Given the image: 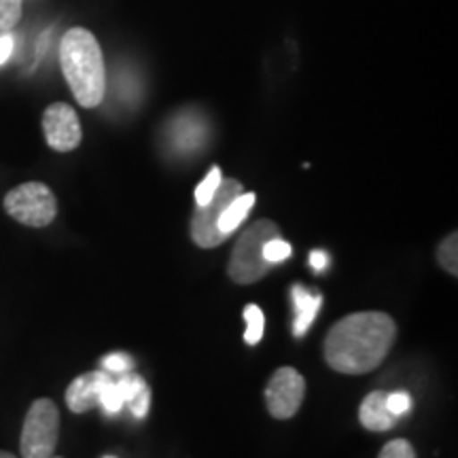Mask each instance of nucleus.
<instances>
[{
	"label": "nucleus",
	"mask_w": 458,
	"mask_h": 458,
	"mask_svg": "<svg viewBox=\"0 0 458 458\" xmlns=\"http://www.w3.org/2000/svg\"><path fill=\"white\" fill-rule=\"evenodd\" d=\"M276 236H280V227L274 221H255L246 227L229 257V278L236 284H253L266 276L272 263L263 259V246Z\"/></svg>",
	"instance_id": "3"
},
{
	"label": "nucleus",
	"mask_w": 458,
	"mask_h": 458,
	"mask_svg": "<svg viewBox=\"0 0 458 458\" xmlns=\"http://www.w3.org/2000/svg\"><path fill=\"white\" fill-rule=\"evenodd\" d=\"M386 394L388 393L374 391L363 399V403H360L359 420L368 431H388V428H393L394 422H397V416H393L386 405Z\"/></svg>",
	"instance_id": "10"
},
{
	"label": "nucleus",
	"mask_w": 458,
	"mask_h": 458,
	"mask_svg": "<svg viewBox=\"0 0 458 458\" xmlns=\"http://www.w3.org/2000/svg\"><path fill=\"white\" fill-rule=\"evenodd\" d=\"M306 394V380L293 368H280L274 371L266 386V405L278 420H289L300 411Z\"/></svg>",
	"instance_id": "7"
},
{
	"label": "nucleus",
	"mask_w": 458,
	"mask_h": 458,
	"mask_svg": "<svg viewBox=\"0 0 458 458\" xmlns=\"http://www.w3.org/2000/svg\"><path fill=\"white\" fill-rule=\"evenodd\" d=\"M386 405L391 410L393 416H405L411 410V397L405 391L388 393L386 394Z\"/></svg>",
	"instance_id": "23"
},
{
	"label": "nucleus",
	"mask_w": 458,
	"mask_h": 458,
	"mask_svg": "<svg viewBox=\"0 0 458 458\" xmlns=\"http://www.w3.org/2000/svg\"><path fill=\"white\" fill-rule=\"evenodd\" d=\"M3 204L9 216L28 227H47L57 215V199L43 182H24L13 187Z\"/></svg>",
	"instance_id": "5"
},
{
	"label": "nucleus",
	"mask_w": 458,
	"mask_h": 458,
	"mask_svg": "<svg viewBox=\"0 0 458 458\" xmlns=\"http://www.w3.org/2000/svg\"><path fill=\"white\" fill-rule=\"evenodd\" d=\"M377 458H416V450L408 439H393L380 450Z\"/></svg>",
	"instance_id": "21"
},
{
	"label": "nucleus",
	"mask_w": 458,
	"mask_h": 458,
	"mask_svg": "<svg viewBox=\"0 0 458 458\" xmlns=\"http://www.w3.org/2000/svg\"><path fill=\"white\" fill-rule=\"evenodd\" d=\"M13 49H15V38L7 32L0 34V66L7 64L9 57L13 55Z\"/></svg>",
	"instance_id": "25"
},
{
	"label": "nucleus",
	"mask_w": 458,
	"mask_h": 458,
	"mask_svg": "<svg viewBox=\"0 0 458 458\" xmlns=\"http://www.w3.org/2000/svg\"><path fill=\"white\" fill-rule=\"evenodd\" d=\"M98 405L106 411V414H113V416L119 414V411H122V408L125 405L122 393H119V388H117V382H114L113 377H108L106 385L102 386Z\"/></svg>",
	"instance_id": "17"
},
{
	"label": "nucleus",
	"mask_w": 458,
	"mask_h": 458,
	"mask_svg": "<svg viewBox=\"0 0 458 458\" xmlns=\"http://www.w3.org/2000/svg\"><path fill=\"white\" fill-rule=\"evenodd\" d=\"M255 199H257L255 193L242 191L236 199H232V202H229L227 208L223 210L219 216V232L223 233V236L229 238L240 225H242V221L250 215V210H253Z\"/></svg>",
	"instance_id": "12"
},
{
	"label": "nucleus",
	"mask_w": 458,
	"mask_h": 458,
	"mask_svg": "<svg viewBox=\"0 0 458 458\" xmlns=\"http://www.w3.org/2000/svg\"><path fill=\"white\" fill-rule=\"evenodd\" d=\"M24 3L21 0H0V30L7 32L17 26Z\"/></svg>",
	"instance_id": "19"
},
{
	"label": "nucleus",
	"mask_w": 458,
	"mask_h": 458,
	"mask_svg": "<svg viewBox=\"0 0 458 458\" xmlns=\"http://www.w3.org/2000/svg\"><path fill=\"white\" fill-rule=\"evenodd\" d=\"M397 337V325L385 312H354L344 317L325 337V360L340 374L374 371L386 359Z\"/></svg>",
	"instance_id": "1"
},
{
	"label": "nucleus",
	"mask_w": 458,
	"mask_h": 458,
	"mask_svg": "<svg viewBox=\"0 0 458 458\" xmlns=\"http://www.w3.org/2000/svg\"><path fill=\"white\" fill-rule=\"evenodd\" d=\"M437 261L445 272L456 276L458 274V233L452 232L437 249Z\"/></svg>",
	"instance_id": "15"
},
{
	"label": "nucleus",
	"mask_w": 458,
	"mask_h": 458,
	"mask_svg": "<svg viewBox=\"0 0 458 458\" xmlns=\"http://www.w3.org/2000/svg\"><path fill=\"white\" fill-rule=\"evenodd\" d=\"M60 439V411L51 399H37L21 427V458H51Z\"/></svg>",
	"instance_id": "4"
},
{
	"label": "nucleus",
	"mask_w": 458,
	"mask_h": 458,
	"mask_svg": "<svg viewBox=\"0 0 458 458\" xmlns=\"http://www.w3.org/2000/svg\"><path fill=\"white\" fill-rule=\"evenodd\" d=\"M51 458H60V456H51Z\"/></svg>",
	"instance_id": "29"
},
{
	"label": "nucleus",
	"mask_w": 458,
	"mask_h": 458,
	"mask_svg": "<svg viewBox=\"0 0 458 458\" xmlns=\"http://www.w3.org/2000/svg\"><path fill=\"white\" fill-rule=\"evenodd\" d=\"M291 297H293L295 306L293 335L301 337L306 335V331L310 329L314 318H317L320 303H323V295H320L317 289H306L303 284H295L293 289H291Z\"/></svg>",
	"instance_id": "11"
},
{
	"label": "nucleus",
	"mask_w": 458,
	"mask_h": 458,
	"mask_svg": "<svg viewBox=\"0 0 458 458\" xmlns=\"http://www.w3.org/2000/svg\"><path fill=\"white\" fill-rule=\"evenodd\" d=\"M148 403H151V391H148V386H145L134 399L130 401L128 405H130L131 414H134L136 418H145L148 411Z\"/></svg>",
	"instance_id": "24"
},
{
	"label": "nucleus",
	"mask_w": 458,
	"mask_h": 458,
	"mask_svg": "<svg viewBox=\"0 0 458 458\" xmlns=\"http://www.w3.org/2000/svg\"><path fill=\"white\" fill-rule=\"evenodd\" d=\"M310 266H312V270L325 272V270H327V266H329V255L325 253V250H312V253H310Z\"/></svg>",
	"instance_id": "26"
},
{
	"label": "nucleus",
	"mask_w": 458,
	"mask_h": 458,
	"mask_svg": "<svg viewBox=\"0 0 458 458\" xmlns=\"http://www.w3.org/2000/svg\"><path fill=\"white\" fill-rule=\"evenodd\" d=\"M291 253H293L291 244L280 236L267 240L266 246H263V259H266L267 263H272V266L274 263L286 261L291 257Z\"/></svg>",
	"instance_id": "18"
},
{
	"label": "nucleus",
	"mask_w": 458,
	"mask_h": 458,
	"mask_svg": "<svg viewBox=\"0 0 458 458\" xmlns=\"http://www.w3.org/2000/svg\"><path fill=\"white\" fill-rule=\"evenodd\" d=\"M106 371H89L74 377L71 386L66 388V405L74 414H85L100 403V391L108 380Z\"/></svg>",
	"instance_id": "9"
},
{
	"label": "nucleus",
	"mask_w": 458,
	"mask_h": 458,
	"mask_svg": "<svg viewBox=\"0 0 458 458\" xmlns=\"http://www.w3.org/2000/svg\"><path fill=\"white\" fill-rule=\"evenodd\" d=\"M102 368H105L106 374H125V371L134 368V360L125 352H113L102 359Z\"/></svg>",
	"instance_id": "22"
},
{
	"label": "nucleus",
	"mask_w": 458,
	"mask_h": 458,
	"mask_svg": "<svg viewBox=\"0 0 458 458\" xmlns=\"http://www.w3.org/2000/svg\"><path fill=\"white\" fill-rule=\"evenodd\" d=\"M43 131L54 151L68 153L81 145L83 131L77 111L66 102H54L43 113Z\"/></svg>",
	"instance_id": "8"
},
{
	"label": "nucleus",
	"mask_w": 458,
	"mask_h": 458,
	"mask_svg": "<svg viewBox=\"0 0 458 458\" xmlns=\"http://www.w3.org/2000/svg\"><path fill=\"white\" fill-rule=\"evenodd\" d=\"M223 181L221 176V168L219 165H213L210 168L208 174H206V179L199 182V185L196 187V191H193V198H196V204L198 206H206L213 199V196L216 193V189H219Z\"/></svg>",
	"instance_id": "16"
},
{
	"label": "nucleus",
	"mask_w": 458,
	"mask_h": 458,
	"mask_svg": "<svg viewBox=\"0 0 458 458\" xmlns=\"http://www.w3.org/2000/svg\"><path fill=\"white\" fill-rule=\"evenodd\" d=\"M0 458H17V456L11 454V452H4V450H0Z\"/></svg>",
	"instance_id": "27"
},
{
	"label": "nucleus",
	"mask_w": 458,
	"mask_h": 458,
	"mask_svg": "<svg viewBox=\"0 0 458 458\" xmlns=\"http://www.w3.org/2000/svg\"><path fill=\"white\" fill-rule=\"evenodd\" d=\"M114 382H117V388H119V393H122V397H123L125 403H130V401L134 399L136 394H139L142 388L147 386V382L142 380L140 376L128 374V371H125V374H122V377H119V380H114Z\"/></svg>",
	"instance_id": "20"
},
{
	"label": "nucleus",
	"mask_w": 458,
	"mask_h": 458,
	"mask_svg": "<svg viewBox=\"0 0 458 458\" xmlns=\"http://www.w3.org/2000/svg\"><path fill=\"white\" fill-rule=\"evenodd\" d=\"M244 189L236 179L221 181L219 189L206 206H198L191 216V238L202 249H215L225 242L227 236L219 232V216L227 208L232 199H236Z\"/></svg>",
	"instance_id": "6"
},
{
	"label": "nucleus",
	"mask_w": 458,
	"mask_h": 458,
	"mask_svg": "<svg viewBox=\"0 0 458 458\" xmlns=\"http://www.w3.org/2000/svg\"><path fill=\"white\" fill-rule=\"evenodd\" d=\"M244 320H246V331H244V342L255 346L263 337V329H266V317L263 310L257 303H249L244 308Z\"/></svg>",
	"instance_id": "14"
},
{
	"label": "nucleus",
	"mask_w": 458,
	"mask_h": 458,
	"mask_svg": "<svg viewBox=\"0 0 458 458\" xmlns=\"http://www.w3.org/2000/svg\"><path fill=\"white\" fill-rule=\"evenodd\" d=\"M206 139L204 123L198 117H181L172 125V140H174L176 148H185L191 151L199 142Z\"/></svg>",
	"instance_id": "13"
},
{
	"label": "nucleus",
	"mask_w": 458,
	"mask_h": 458,
	"mask_svg": "<svg viewBox=\"0 0 458 458\" xmlns=\"http://www.w3.org/2000/svg\"><path fill=\"white\" fill-rule=\"evenodd\" d=\"M60 64L79 105L94 108L105 100L106 66L94 34L85 28L68 30L60 43Z\"/></svg>",
	"instance_id": "2"
},
{
	"label": "nucleus",
	"mask_w": 458,
	"mask_h": 458,
	"mask_svg": "<svg viewBox=\"0 0 458 458\" xmlns=\"http://www.w3.org/2000/svg\"><path fill=\"white\" fill-rule=\"evenodd\" d=\"M105 458H117V456H105Z\"/></svg>",
	"instance_id": "28"
}]
</instances>
